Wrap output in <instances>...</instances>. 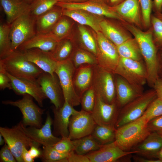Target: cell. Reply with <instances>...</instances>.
I'll list each match as a JSON object with an SVG mask.
<instances>
[{
  "label": "cell",
  "instance_id": "1",
  "mask_svg": "<svg viewBox=\"0 0 162 162\" xmlns=\"http://www.w3.org/2000/svg\"><path fill=\"white\" fill-rule=\"evenodd\" d=\"M123 26L136 39L141 52L146 63L147 72V82L153 87L154 84L159 77L158 51L155 45L153 38L152 28L151 26L146 31L134 25L125 21H120Z\"/></svg>",
  "mask_w": 162,
  "mask_h": 162
},
{
  "label": "cell",
  "instance_id": "2",
  "mask_svg": "<svg viewBox=\"0 0 162 162\" xmlns=\"http://www.w3.org/2000/svg\"><path fill=\"white\" fill-rule=\"evenodd\" d=\"M148 122L142 116L116 129L115 142L123 150L131 151L151 133L148 127Z\"/></svg>",
  "mask_w": 162,
  "mask_h": 162
},
{
  "label": "cell",
  "instance_id": "3",
  "mask_svg": "<svg viewBox=\"0 0 162 162\" xmlns=\"http://www.w3.org/2000/svg\"><path fill=\"white\" fill-rule=\"evenodd\" d=\"M0 68L16 78L36 81L44 71L26 60L22 51L16 50L0 59Z\"/></svg>",
  "mask_w": 162,
  "mask_h": 162
},
{
  "label": "cell",
  "instance_id": "4",
  "mask_svg": "<svg viewBox=\"0 0 162 162\" xmlns=\"http://www.w3.org/2000/svg\"><path fill=\"white\" fill-rule=\"evenodd\" d=\"M114 74L123 77L140 94L143 93L147 75L146 67L141 61L120 57Z\"/></svg>",
  "mask_w": 162,
  "mask_h": 162
},
{
  "label": "cell",
  "instance_id": "5",
  "mask_svg": "<svg viewBox=\"0 0 162 162\" xmlns=\"http://www.w3.org/2000/svg\"><path fill=\"white\" fill-rule=\"evenodd\" d=\"M154 89L143 92L120 109L115 128L116 129L142 116L150 103L157 98Z\"/></svg>",
  "mask_w": 162,
  "mask_h": 162
},
{
  "label": "cell",
  "instance_id": "6",
  "mask_svg": "<svg viewBox=\"0 0 162 162\" xmlns=\"http://www.w3.org/2000/svg\"><path fill=\"white\" fill-rule=\"evenodd\" d=\"M0 134L10 148L17 162H23L22 154L24 147L28 149L34 142L27 135L21 121L11 128L0 127Z\"/></svg>",
  "mask_w": 162,
  "mask_h": 162
},
{
  "label": "cell",
  "instance_id": "7",
  "mask_svg": "<svg viewBox=\"0 0 162 162\" xmlns=\"http://www.w3.org/2000/svg\"><path fill=\"white\" fill-rule=\"evenodd\" d=\"M96 33L97 64L102 69L114 74L120 58L117 47L101 32Z\"/></svg>",
  "mask_w": 162,
  "mask_h": 162
},
{
  "label": "cell",
  "instance_id": "8",
  "mask_svg": "<svg viewBox=\"0 0 162 162\" xmlns=\"http://www.w3.org/2000/svg\"><path fill=\"white\" fill-rule=\"evenodd\" d=\"M36 19L30 12L25 13L10 24V37L13 52L36 33Z\"/></svg>",
  "mask_w": 162,
  "mask_h": 162
},
{
  "label": "cell",
  "instance_id": "9",
  "mask_svg": "<svg viewBox=\"0 0 162 162\" xmlns=\"http://www.w3.org/2000/svg\"><path fill=\"white\" fill-rule=\"evenodd\" d=\"M33 98L30 95L25 94L23 95L21 99L15 101L3 100L2 103L19 108L22 115L21 122L25 127L40 128L43 126L42 116L45 110L37 105L33 101Z\"/></svg>",
  "mask_w": 162,
  "mask_h": 162
},
{
  "label": "cell",
  "instance_id": "10",
  "mask_svg": "<svg viewBox=\"0 0 162 162\" xmlns=\"http://www.w3.org/2000/svg\"><path fill=\"white\" fill-rule=\"evenodd\" d=\"M55 73L58 77L65 101L73 107L80 104V99L76 93L73 83V76L76 69L69 59L57 62Z\"/></svg>",
  "mask_w": 162,
  "mask_h": 162
},
{
  "label": "cell",
  "instance_id": "11",
  "mask_svg": "<svg viewBox=\"0 0 162 162\" xmlns=\"http://www.w3.org/2000/svg\"><path fill=\"white\" fill-rule=\"evenodd\" d=\"M114 74L105 70L97 64L94 65L92 86L96 94L106 103L116 102V90Z\"/></svg>",
  "mask_w": 162,
  "mask_h": 162
},
{
  "label": "cell",
  "instance_id": "12",
  "mask_svg": "<svg viewBox=\"0 0 162 162\" xmlns=\"http://www.w3.org/2000/svg\"><path fill=\"white\" fill-rule=\"evenodd\" d=\"M120 109L116 101L107 103L95 94V105L91 114L97 124L115 128Z\"/></svg>",
  "mask_w": 162,
  "mask_h": 162
},
{
  "label": "cell",
  "instance_id": "13",
  "mask_svg": "<svg viewBox=\"0 0 162 162\" xmlns=\"http://www.w3.org/2000/svg\"><path fill=\"white\" fill-rule=\"evenodd\" d=\"M96 125L91 113L78 111L70 118L68 137L74 140L91 134Z\"/></svg>",
  "mask_w": 162,
  "mask_h": 162
},
{
  "label": "cell",
  "instance_id": "14",
  "mask_svg": "<svg viewBox=\"0 0 162 162\" xmlns=\"http://www.w3.org/2000/svg\"><path fill=\"white\" fill-rule=\"evenodd\" d=\"M56 74L52 75L44 72L37 81L47 97L56 108L62 107L65 100L59 81Z\"/></svg>",
  "mask_w": 162,
  "mask_h": 162
},
{
  "label": "cell",
  "instance_id": "15",
  "mask_svg": "<svg viewBox=\"0 0 162 162\" xmlns=\"http://www.w3.org/2000/svg\"><path fill=\"white\" fill-rule=\"evenodd\" d=\"M56 5L62 9L83 10L99 16H105L120 21H124L117 13L111 9L110 6L105 3L88 0L82 2L74 3L58 2Z\"/></svg>",
  "mask_w": 162,
  "mask_h": 162
},
{
  "label": "cell",
  "instance_id": "16",
  "mask_svg": "<svg viewBox=\"0 0 162 162\" xmlns=\"http://www.w3.org/2000/svg\"><path fill=\"white\" fill-rule=\"evenodd\" d=\"M137 153L134 151L123 150L114 141L102 145L98 150L90 152L86 155L90 162H114L131 154Z\"/></svg>",
  "mask_w": 162,
  "mask_h": 162
},
{
  "label": "cell",
  "instance_id": "17",
  "mask_svg": "<svg viewBox=\"0 0 162 162\" xmlns=\"http://www.w3.org/2000/svg\"><path fill=\"white\" fill-rule=\"evenodd\" d=\"M5 72L11 80L12 89L15 93L19 95H29L35 100L40 107H43V101L47 98L37 81L16 78Z\"/></svg>",
  "mask_w": 162,
  "mask_h": 162
},
{
  "label": "cell",
  "instance_id": "18",
  "mask_svg": "<svg viewBox=\"0 0 162 162\" xmlns=\"http://www.w3.org/2000/svg\"><path fill=\"white\" fill-rule=\"evenodd\" d=\"M53 122L50 113L48 112L45 124L41 128H26L22 124L23 128L27 135L33 142L44 146H53L61 137L55 136L53 134L51 130Z\"/></svg>",
  "mask_w": 162,
  "mask_h": 162
},
{
  "label": "cell",
  "instance_id": "19",
  "mask_svg": "<svg viewBox=\"0 0 162 162\" xmlns=\"http://www.w3.org/2000/svg\"><path fill=\"white\" fill-rule=\"evenodd\" d=\"M125 21L140 29L144 28L139 0H125L114 6H110Z\"/></svg>",
  "mask_w": 162,
  "mask_h": 162
},
{
  "label": "cell",
  "instance_id": "20",
  "mask_svg": "<svg viewBox=\"0 0 162 162\" xmlns=\"http://www.w3.org/2000/svg\"><path fill=\"white\" fill-rule=\"evenodd\" d=\"M52 109L54 117L53 122V134L57 137H68V126L70 118L78 111L75 110L74 107L66 101H64L62 107L56 108L53 106Z\"/></svg>",
  "mask_w": 162,
  "mask_h": 162
},
{
  "label": "cell",
  "instance_id": "21",
  "mask_svg": "<svg viewBox=\"0 0 162 162\" xmlns=\"http://www.w3.org/2000/svg\"><path fill=\"white\" fill-rule=\"evenodd\" d=\"M22 52L25 58L33 63L44 72L55 74L57 63L52 58L49 52L33 48Z\"/></svg>",
  "mask_w": 162,
  "mask_h": 162
},
{
  "label": "cell",
  "instance_id": "22",
  "mask_svg": "<svg viewBox=\"0 0 162 162\" xmlns=\"http://www.w3.org/2000/svg\"><path fill=\"white\" fill-rule=\"evenodd\" d=\"M120 23L117 24L104 19L100 23L101 32L116 46L132 38L131 34Z\"/></svg>",
  "mask_w": 162,
  "mask_h": 162
},
{
  "label": "cell",
  "instance_id": "23",
  "mask_svg": "<svg viewBox=\"0 0 162 162\" xmlns=\"http://www.w3.org/2000/svg\"><path fill=\"white\" fill-rule=\"evenodd\" d=\"M94 65L84 64L75 70L73 78L74 86L76 93L80 98L92 86Z\"/></svg>",
  "mask_w": 162,
  "mask_h": 162
},
{
  "label": "cell",
  "instance_id": "24",
  "mask_svg": "<svg viewBox=\"0 0 162 162\" xmlns=\"http://www.w3.org/2000/svg\"><path fill=\"white\" fill-rule=\"evenodd\" d=\"M62 14L72 19L80 25L89 26L96 33L101 32L100 23L103 19L100 16L80 9H62Z\"/></svg>",
  "mask_w": 162,
  "mask_h": 162
},
{
  "label": "cell",
  "instance_id": "25",
  "mask_svg": "<svg viewBox=\"0 0 162 162\" xmlns=\"http://www.w3.org/2000/svg\"><path fill=\"white\" fill-rule=\"evenodd\" d=\"M114 74L116 101L121 109L141 94L123 77L118 74Z\"/></svg>",
  "mask_w": 162,
  "mask_h": 162
},
{
  "label": "cell",
  "instance_id": "26",
  "mask_svg": "<svg viewBox=\"0 0 162 162\" xmlns=\"http://www.w3.org/2000/svg\"><path fill=\"white\" fill-rule=\"evenodd\" d=\"M162 147V135L155 132H151L131 151L137 152L136 154L142 156L154 159V156Z\"/></svg>",
  "mask_w": 162,
  "mask_h": 162
},
{
  "label": "cell",
  "instance_id": "27",
  "mask_svg": "<svg viewBox=\"0 0 162 162\" xmlns=\"http://www.w3.org/2000/svg\"><path fill=\"white\" fill-rule=\"evenodd\" d=\"M58 42L48 34L37 33L20 45L17 50L23 51L36 48L44 51L51 52L55 49Z\"/></svg>",
  "mask_w": 162,
  "mask_h": 162
},
{
  "label": "cell",
  "instance_id": "28",
  "mask_svg": "<svg viewBox=\"0 0 162 162\" xmlns=\"http://www.w3.org/2000/svg\"><path fill=\"white\" fill-rule=\"evenodd\" d=\"M62 8L57 5L40 15L36 19V32L39 34L49 33L62 15Z\"/></svg>",
  "mask_w": 162,
  "mask_h": 162
},
{
  "label": "cell",
  "instance_id": "29",
  "mask_svg": "<svg viewBox=\"0 0 162 162\" xmlns=\"http://www.w3.org/2000/svg\"><path fill=\"white\" fill-rule=\"evenodd\" d=\"M0 2L6 15L7 22L9 24L21 15L30 12V4L23 0H0Z\"/></svg>",
  "mask_w": 162,
  "mask_h": 162
},
{
  "label": "cell",
  "instance_id": "30",
  "mask_svg": "<svg viewBox=\"0 0 162 162\" xmlns=\"http://www.w3.org/2000/svg\"><path fill=\"white\" fill-rule=\"evenodd\" d=\"M120 57L141 61L142 55L135 38H131L116 46Z\"/></svg>",
  "mask_w": 162,
  "mask_h": 162
},
{
  "label": "cell",
  "instance_id": "31",
  "mask_svg": "<svg viewBox=\"0 0 162 162\" xmlns=\"http://www.w3.org/2000/svg\"><path fill=\"white\" fill-rule=\"evenodd\" d=\"M73 49L72 42L67 38L59 41L55 49L49 52L53 60L60 62L70 59Z\"/></svg>",
  "mask_w": 162,
  "mask_h": 162
},
{
  "label": "cell",
  "instance_id": "32",
  "mask_svg": "<svg viewBox=\"0 0 162 162\" xmlns=\"http://www.w3.org/2000/svg\"><path fill=\"white\" fill-rule=\"evenodd\" d=\"M72 140L74 146V152L80 154H86L98 150L102 146L91 134Z\"/></svg>",
  "mask_w": 162,
  "mask_h": 162
},
{
  "label": "cell",
  "instance_id": "33",
  "mask_svg": "<svg viewBox=\"0 0 162 162\" xmlns=\"http://www.w3.org/2000/svg\"><path fill=\"white\" fill-rule=\"evenodd\" d=\"M68 17L62 15L48 33L59 41L68 38L71 30V23Z\"/></svg>",
  "mask_w": 162,
  "mask_h": 162
},
{
  "label": "cell",
  "instance_id": "34",
  "mask_svg": "<svg viewBox=\"0 0 162 162\" xmlns=\"http://www.w3.org/2000/svg\"><path fill=\"white\" fill-rule=\"evenodd\" d=\"M116 130L115 128L96 124L91 135L99 144L103 145L115 141Z\"/></svg>",
  "mask_w": 162,
  "mask_h": 162
},
{
  "label": "cell",
  "instance_id": "35",
  "mask_svg": "<svg viewBox=\"0 0 162 162\" xmlns=\"http://www.w3.org/2000/svg\"><path fill=\"white\" fill-rule=\"evenodd\" d=\"M70 59L76 69L84 64L94 65L97 64L95 55L80 48L76 49L73 51Z\"/></svg>",
  "mask_w": 162,
  "mask_h": 162
},
{
  "label": "cell",
  "instance_id": "36",
  "mask_svg": "<svg viewBox=\"0 0 162 162\" xmlns=\"http://www.w3.org/2000/svg\"><path fill=\"white\" fill-rule=\"evenodd\" d=\"M10 24L2 23L0 25V59L7 57L13 52L10 37Z\"/></svg>",
  "mask_w": 162,
  "mask_h": 162
},
{
  "label": "cell",
  "instance_id": "37",
  "mask_svg": "<svg viewBox=\"0 0 162 162\" xmlns=\"http://www.w3.org/2000/svg\"><path fill=\"white\" fill-rule=\"evenodd\" d=\"M80 35V48L92 53L96 56L97 52V44L95 38L83 26H78Z\"/></svg>",
  "mask_w": 162,
  "mask_h": 162
},
{
  "label": "cell",
  "instance_id": "38",
  "mask_svg": "<svg viewBox=\"0 0 162 162\" xmlns=\"http://www.w3.org/2000/svg\"><path fill=\"white\" fill-rule=\"evenodd\" d=\"M58 0H33L30 4V13L36 18L56 5Z\"/></svg>",
  "mask_w": 162,
  "mask_h": 162
},
{
  "label": "cell",
  "instance_id": "39",
  "mask_svg": "<svg viewBox=\"0 0 162 162\" xmlns=\"http://www.w3.org/2000/svg\"><path fill=\"white\" fill-rule=\"evenodd\" d=\"M69 154L59 152L53 146H43L40 158L44 162H63V159Z\"/></svg>",
  "mask_w": 162,
  "mask_h": 162
},
{
  "label": "cell",
  "instance_id": "40",
  "mask_svg": "<svg viewBox=\"0 0 162 162\" xmlns=\"http://www.w3.org/2000/svg\"><path fill=\"white\" fill-rule=\"evenodd\" d=\"M151 22L154 42L158 50H162V21L152 15Z\"/></svg>",
  "mask_w": 162,
  "mask_h": 162
},
{
  "label": "cell",
  "instance_id": "41",
  "mask_svg": "<svg viewBox=\"0 0 162 162\" xmlns=\"http://www.w3.org/2000/svg\"><path fill=\"white\" fill-rule=\"evenodd\" d=\"M82 110L91 113L94 109L95 101V93L92 86L86 90L80 98Z\"/></svg>",
  "mask_w": 162,
  "mask_h": 162
},
{
  "label": "cell",
  "instance_id": "42",
  "mask_svg": "<svg viewBox=\"0 0 162 162\" xmlns=\"http://www.w3.org/2000/svg\"><path fill=\"white\" fill-rule=\"evenodd\" d=\"M161 116H162V100L157 97L149 105L142 116L148 122Z\"/></svg>",
  "mask_w": 162,
  "mask_h": 162
},
{
  "label": "cell",
  "instance_id": "43",
  "mask_svg": "<svg viewBox=\"0 0 162 162\" xmlns=\"http://www.w3.org/2000/svg\"><path fill=\"white\" fill-rule=\"evenodd\" d=\"M139 0L144 28L148 29L151 26V18L152 9V0Z\"/></svg>",
  "mask_w": 162,
  "mask_h": 162
},
{
  "label": "cell",
  "instance_id": "44",
  "mask_svg": "<svg viewBox=\"0 0 162 162\" xmlns=\"http://www.w3.org/2000/svg\"><path fill=\"white\" fill-rule=\"evenodd\" d=\"M53 147L61 153L69 154L74 151V146L72 140L68 137H62L61 139L54 144Z\"/></svg>",
  "mask_w": 162,
  "mask_h": 162
},
{
  "label": "cell",
  "instance_id": "45",
  "mask_svg": "<svg viewBox=\"0 0 162 162\" xmlns=\"http://www.w3.org/2000/svg\"><path fill=\"white\" fill-rule=\"evenodd\" d=\"M0 161L16 162V159L8 145L5 143L0 151Z\"/></svg>",
  "mask_w": 162,
  "mask_h": 162
},
{
  "label": "cell",
  "instance_id": "46",
  "mask_svg": "<svg viewBox=\"0 0 162 162\" xmlns=\"http://www.w3.org/2000/svg\"><path fill=\"white\" fill-rule=\"evenodd\" d=\"M147 125L151 132L162 135V116L151 120L148 122Z\"/></svg>",
  "mask_w": 162,
  "mask_h": 162
},
{
  "label": "cell",
  "instance_id": "47",
  "mask_svg": "<svg viewBox=\"0 0 162 162\" xmlns=\"http://www.w3.org/2000/svg\"><path fill=\"white\" fill-rule=\"evenodd\" d=\"M6 88L12 89L11 80L5 71L0 68V89L4 90Z\"/></svg>",
  "mask_w": 162,
  "mask_h": 162
},
{
  "label": "cell",
  "instance_id": "48",
  "mask_svg": "<svg viewBox=\"0 0 162 162\" xmlns=\"http://www.w3.org/2000/svg\"><path fill=\"white\" fill-rule=\"evenodd\" d=\"M67 162H90L86 154H80L73 151L67 158Z\"/></svg>",
  "mask_w": 162,
  "mask_h": 162
},
{
  "label": "cell",
  "instance_id": "49",
  "mask_svg": "<svg viewBox=\"0 0 162 162\" xmlns=\"http://www.w3.org/2000/svg\"><path fill=\"white\" fill-rule=\"evenodd\" d=\"M40 146L39 144L34 142L28 150L32 157L34 159L40 158L41 156V150L39 148V147Z\"/></svg>",
  "mask_w": 162,
  "mask_h": 162
},
{
  "label": "cell",
  "instance_id": "50",
  "mask_svg": "<svg viewBox=\"0 0 162 162\" xmlns=\"http://www.w3.org/2000/svg\"><path fill=\"white\" fill-rule=\"evenodd\" d=\"M157 97L162 100V78L159 77L155 82L153 87Z\"/></svg>",
  "mask_w": 162,
  "mask_h": 162
},
{
  "label": "cell",
  "instance_id": "51",
  "mask_svg": "<svg viewBox=\"0 0 162 162\" xmlns=\"http://www.w3.org/2000/svg\"><path fill=\"white\" fill-rule=\"evenodd\" d=\"M133 159L135 161L137 162H161L158 159L149 158L142 156L140 157L137 156H134Z\"/></svg>",
  "mask_w": 162,
  "mask_h": 162
},
{
  "label": "cell",
  "instance_id": "52",
  "mask_svg": "<svg viewBox=\"0 0 162 162\" xmlns=\"http://www.w3.org/2000/svg\"><path fill=\"white\" fill-rule=\"evenodd\" d=\"M152 9L155 13H162V0H154L152 1Z\"/></svg>",
  "mask_w": 162,
  "mask_h": 162
},
{
  "label": "cell",
  "instance_id": "53",
  "mask_svg": "<svg viewBox=\"0 0 162 162\" xmlns=\"http://www.w3.org/2000/svg\"><path fill=\"white\" fill-rule=\"evenodd\" d=\"M22 156L23 162H33L34 161V159L32 157L28 150V149L25 147L23 148Z\"/></svg>",
  "mask_w": 162,
  "mask_h": 162
},
{
  "label": "cell",
  "instance_id": "54",
  "mask_svg": "<svg viewBox=\"0 0 162 162\" xmlns=\"http://www.w3.org/2000/svg\"><path fill=\"white\" fill-rule=\"evenodd\" d=\"M158 75L159 77L162 78V50L158 53Z\"/></svg>",
  "mask_w": 162,
  "mask_h": 162
},
{
  "label": "cell",
  "instance_id": "55",
  "mask_svg": "<svg viewBox=\"0 0 162 162\" xmlns=\"http://www.w3.org/2000/svg\"><path fill=\"white\" fill-rule=\"evenodd\" d=\"M125 0H108L107 4L110 6H116L122 3Z\"/></svg>",
  "mask_w": 162,
  "mask_h": 162
},
{
  "label": "cell",
  "instance_id": "56",
  "mask_svg": "<svg viewBox=\"0 0 162 162\" xmlns=\"http://www.w3.org/2000/svg\"><path fill=\"white\" fill-rule=\"evenodd\" d=\"M89 0H58V2L63 3H80L88 1Z\"/></svg>",
  "mask_w": 162,
  "mask_h": 162
},
{
  "label": "cell",
  "instance_id": "57",
  "mask_svg": "<svg viewBox=\"0 0 162 162\" xmlns=\"http://www.w3.org/2000/svg\"><path fill=\"white\" fill-rule=\"evenodd\" d=\"M154 158L158 159L162 162V147L155 154Z\"/></svg>",
  "mask_w": 162,
  "mask_h": 162
},
{
  "label": "cell",
  "instance_id": "58",
  "mask_svg": "<svg viewBox=\"0 0 162 162\" xmlns=\"http://www.w3.org/2000/svg\"><path fill=\"white\" fill-rule=\"evenodd\" d=\"M154 15L162 21V13H155Z\"/></svg>",
  "mask_w": 162,
  "mask_h": 162
},
{
  "label": "cell",
  "instance_id": "59",
  "mask_svg": "<svg viewBox=\"0 0 162 162\" xmlns=\"http://www.w3.org/2000/svg\"><path fill=\"white\" fill-rule=\"evenodd\" d=\"M92 1L100 2V3H103L106 4H107L108 1V0H89Z\"/></svg>",
  "mask_w": 162,
  "mask_h": 162
},
{
  "label": "cell",
  "instance_id": "60",
  "mask_svg": "<svg viewBox=\"0 0 162 162\" xmlns=\"http://www.w3.org/2000/svg\"><path fill=\"white\" fill-rule=\"evenodd\" d=\"M4 142H5L4 139L2 134H0V145L1 146L3 145Z\"/></svg>",
  "mask_w": 162,
  "mask_h": 162
},
{
  "label": "cell",
  "instance_id": "61",
  "mask_svg": "<svg viewBox=\"0 0 162 162\" xmlns=\"http://www.w3.org/2000/svg\"><path fill=\"white\" fill-rule=\"evenodd\" d=\"M25 2L30 4L33 0H23Z\"/></svg>",
  "mask_w": 162,
  "mask_h": 162
}]
</instances>
